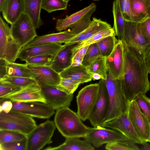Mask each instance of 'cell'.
I'll list each match as a JSON object with an SVG mask.
<instances>
[{
  "instance_id": "cell-16",
  "label": "cell",
  "mask_w": 150,
  "mask_h": 150,
  "mask_svg": "<svg viewBox=\"0 0 150 150\" xmlns=\"http://www.w3.org/2000/svg\"><path fill=\"white\" fill-rule=\"evenodd\" d=\"M106 62L108 72L111 76L115 79H121L125 62L124 48L122 40H118L112 53L106 57Z\"/></svg>"
},
{
  "instance_id": "cell-4",
  "label": "cell",
  "mask_w": 150,
  "mask_h": 150,
  "mask_svg": "<svg viewBox=\"0 0 150 150\" xmlns=\"http://www.w3.org/2000/svg\"><path fill=\"white\" fill-rule=\"evenodd\" d=\"M96 9V4L92 3L88 6L62 19L57 20L56 29L61 32L69 29L75 36L88 28L92 22L91 19Z\"/></svg>"
},
{
  "instance_id": "cell-33",
  "label": "cell",
  "mask_w": 150,
  "mask_h": 150,
  "mask_svg": "<svg viewBox=\"0 0 150 150\" xmlns=\"http://www.w3.org/2000/svg\"><path fill=\"white\" fill-rule=\"evenodd\" d=\"M115 34V31L113 27L97 33L87 40L78 43L73 48L74 55L76 51L79 49L84 46L96 43L107 37Z\"/></svg>"
},
{
  "instance_id": "cell-7",
  "label": "cell",
  "mask_w": 150,
  "mask_h": 150,
  "mask_svg": "<svg viewBox=\"0 0 150 150\" xmlns=\"http://www.w3.org/2000/svg\"><path fill=\"white\" fill-rule=\"evenodd\" d=\"M98 83L91 84L82 88L76 96L77 114L82 121L88 119L96 103L98 94Z\"/></svg>"
},
{
  "instance_id": "cell-24",
  "label": "cell",
  "mask_w": 150,
  "mask_h": 150,
  "mask_svg": "<svg viewBox=\"0 0 150 150\" xmlns=\"http://www.w3.org/2000/svg\"><path fill=\"white\" fill-rule=\"evenodd\" d=\"M24 11L23 0H7L0 11L7 22L13 24Z\"/></svg>"
},
{
  "instance_id": "cell-11",
  "label": "cell",
  "mask_w": 150,
  "mask_h": 150,
  "mask_svg": "<svg viewBox=\"0 0 150 150\" xmlns=\"http://www.w3.org/2000/svg\"><path fill=\"white\" fill-rule=\"evenodd\" d=\"M84 138L94 147L97 148L105 144L130 140L117 130L101 126L89 127L87 132Z\"/></svg>"
},
{
  "instance_id": "cell-28",
  "label": "cell",
  "mask_w": 150,
  "mask_h": 150,
  "mask_svg": "<svg viewBox=\"0 0 150 150\" xmlns=\"http://www.w3.org/2000/svg\"><path fill=\"white\" fill-rule=\"evenodd\" d=\"M112 12L114 18V25L116 36L118 40H123L126 21L120 10L117 0L113 2Z\"/></svg>"
},
{
  "instance_id": "cell-25",
  "label": "cell",
  "mask_w": 150,
  "mask_h": 150,
  "mask_svg": "<svg viewBox=\"0 0 150 150\" xmlns=\"http://www.w3.org/2000/svg\"><path fill=\"white\" fill-rule=\"evenodd\" d=\"M62 78L72 79L80 84L89 82L92 79V74L82 65L70 66L59 73Z\"/></svg>"
},
{
  "instance_id": "cell-17",
  "label": "cell",
  "mask_w": 150,
  "mask_h": 150,
  "mask_svg": "<svg viewBox=\"0 0 150 150\" xmlns=\"http://www.w3.org/2000/svg\"><path fill=\"white\" fill-rule=\"evenodd\" d=\"M103 127H108L117 130L138 144L142 143L136 132L128 115L127 111L118 117L105 123Z\"/></svg>"
},
{
  "instance_id": "cell-36",
  "label": "cell",
  "mask_w": 150,
  "mask_h": 150,
  "mask_svg": "<svg viewBox=\"0 0 150 150\" xmlns=\"http://www.w3.org/2000/svg\"><path fill=\"white\" fill-rule=\"evenodd\" d=\"M105 148L107 150H140L137 144L130 140L108 143L106 144Z\"/></svg>"
},
{
  "instance_id": "cell-30",
  "label": "cell",
  "mask_w": 150,
  "mask_h": 150,
  "mask_svg": "<svg viewBox=\"0 0 150 150\" xmlns=\"http://www.w3.org/2000/svg\"><path fill=\"white\" fill-rule=\"evenodd\" d=\"M133 22L139 23L148 17L145 0H130Z\"/></svg>"
},
{
  "instance_id": "cell-53",
  "label": "cell",
  "mask_w": 150,
  "mask_h": 150,
  "mask_svg": "<svg viewBox=\"0 0 150 150\" xmlns=\"http://www.w3.org/2000/svg\"><path fill=\"white\" fill-rule=\"evenodd\" d=\"M92 79L93 80L100 79H101V76L98 74H92Z\"/></svg>"
},
{
  "instance_id": "cell-19",
  "label": "cell",
  "mask_w": 150,
  "mask_h": 150,
  "mask_svg": "<svg viewBox=\"0 0 150 150\" xmlns=\"http://www.w3.org/2000/svg\"><path fill=\"white\" fill-rule=\"evenodd\" d=\"M28 67L36 75L35 80L38 83L57 86L60 83L61 77L59 73L50 66H38L28 64Z\"/></svg>"
},
{
  "instance_id": "cell-6",
  "label": "cell",
  "mask_w": 150,
  "mask_h": 150,
  "mask_svg": "<svg viewBox=\"0 0 150 150\" xmlns=\"http://www.w3.org/2000/svg\"><path fill=\"white\" fill-rule=\"evenodd\" d=\"M56 127L54 122L49 120L37 125L27 136L26 150L42 149L52 143Z\"/></svg>"
},
{
  "instance_id": "cell-50",
  "label": "cell",
  "mask_w": 150,
  "mask_h": 150,
  "mask_svg": "<svg viewBox=\"0 0 150 150\" xmlns=\"http://www.w3.org/2000/svg\"><path fill=\"white\" fill-rule=\"evenodd\" d=\"M145 63L149 73L150 74V50L145 57Z\"/></svg>"
},
{
  "instance_id": "cell-21",
  "label": "cell",
  "mask_w": 150,
  "mask_h": 150,
  "mask_svg": "<svg viewBox=\"0 0 150 150\" xmlns=\"http://www.w3.org/2000/svg\"><path fill=\"white\" fill-rule=\"evenodd\" d=\"M62 44H47L25 47L21 50L18 58L25 61L32 57L44 54L55 56L63 47Z\"/></svg>"
},
{
  "instance_id": "cell-9",
  "label": "cell",
  "mask_w": 150,
  "mask_h": 150,
  "mask_svg": "<svg viewBox=\"0 0 150 150\" xmlns=\"http://www.w3.org/2000/svg\"><path fill=\"white\" fill-rule=\"evenodd\" d=\"M21 48L13 38L11 28L0 17V58L15 62Z\"/></svg>"
},
{
  "instance_id": "cell-52",
  "label": "cell",
  "mask_w": 150,
  "mask_h": 150,
  "mask_svg": "<svg viewBox=\"0 0 150 150\" xmlns=\"http://www.w3.org/2000/svg\"><path fill=\"white\" fill-rule=\"evenodd\" d=\"M147 8V16L150 18V0H145Z\"/></svg>"
},
{
  "instance_id": "cell-44",
  "label": "cell",
  "mask_w": 150,
  "mask_h": 150,
  "mask_svg": "<svg viewBox=\"0 0 150 150\" xmlns=\"http://www.w3.org/2000/svg\"><path fill=\"white\" fill-rule=\"evenodd\" d=\"M119 6L124 19L126 21L133 22L131 12L130 0H117Z\"/></svg>"
},
{
  "instance_id": "cell-29",
  "label": "cell",
  "mask_w": 150,
  "mask_h": 150,
  "mask_svg": "<svg viewBox=\"0 0 150 150\" xmlns=\"http://www.w3.org/2000/svg\"><path fill=\"white\" fill-rule=\"evenodd\" d=\"M7 76L30 78L35 80L36 75L28 67L27 64L8 62L7 65Z\"/></svg>"
},
{
  "instance_id": "cell-45",
  "label": "cell",
  "mask_w": 150,
  "mask_h": 150,
  "mask_svg": "<svg viewBox=\"0 0 150 150\" xmlns=\"http://www.w3.org/2000/svg\"><path fill=\"white\" fill-rule=\"evenodd\" d=\"M139 23L142 34L150 42V18L147 17Z\"/></svg>"
},
{
  "instance_id": "cell-37",
  "label": "cell",
  "mask_w": 150,
  "mask_h": 150,
  "mask_svg": "<svg viewBox=\"0 0 150 150\" xmlns=\"http://www.w3.org/2000/svg\"><path fill=\"white\" fill-rule=\"evenodd\" d=\"M68 3L63 0H43L42 9L48 13L67 9Z\"/></svg>"
},
{
  "instance_id": "cell-3",
  "label": "cell",
  "mask_w": 150,
  "mask_h": 150,
  "mask_svg": "<svg viewBox=\"0 0 150 150\" xmlns=\"http://www.w3.org/2000/svg\"><path fill=\"white\" fill-rule=\"evenodd\" d=\"M105 81L108 96L109 108L104 124L127 112L129 103L122 91L121 79L113 78L108 72L107 79Z\"/></svg>"
},
{
  "instance_id": "cell-41",
  "label": "cell",
  "mask_w": 150,
  "mask_h": 150,
  "mask_svg": "<svg viewBox=\"0 0 150 150\" xmlns=\"http://www.w3.org/2000/svg\"><path fill=\"white\" fill-rule=\"evenodd\" d=\"M80 84L70 79L62 78L58 87L68 94H73Z\"/></svg>"
},
{
  "instance_id": "cell-43",
  "label": "cell",
  "mask_w": 150,
  "mask_h": 150,
  "mask_svg": "<svg viewBox=\"0 0 150 150\" xmlns=\"http://www.w3.org/2000/svg\"><path fill=\"white\" fill-rule=\"evenodd\" d=\"M22 88L0 80V98L17 92Z\"/></svg>"
},
{
  "instance_id": "cell-13",
  "label": "cell",
  "mask_w": 150,
  "mask_h": 150,
  "mask_svg": "<svg viewBox=\"0 0 150 150\" xmlns=\"http://www.w3.org/2000/svg\"><path fill=\"white\" fill-rule=\"evenodd\" d=\"M127 113L129 118L142 143L148 142L149 121L133 100L129 102Z\"/></svg>"
},
{
  "instance_id": "cell-57",
  "label": "cell",
  "mask_w": 150,
  "mask_h": 150,
  "mask_svg": "<svg viewBox=\"0 0 150 150\" xmlns=\"http://www.w3.org/2000/svg\"><path fill=\"white\" fill-rule=\"evenodd\" d=\"M80 1H81L82 0H79ZM93 0V1H99V0Z\"/></svg>"
},
{
  "instance_id": "cell-49",
  "label": "cell",
  "mask_w": 150,
  "mask_h": 150,
  "mask_svg": "<svg viewBox=\"0 0 150 150\" xmlns=\"http://www.w3.org/2000/svg\"><path fill=\"white\" fill-rule=\"evenodd\" d=\"M83 59L81 58L73 57L71 65L72 66H78L82 65Z\"/></svg>"
},
{
  "instance_id": "cell-54",
  "label": "cell",
  "mask_w": 150,
  "mask_h": 150,
  "mask_svg": "<svg viewBox=\"0 0 150 150\" xmlns=\"http://www.w3.org/2000/svg\"><path fill=\"white\" fill-rule=\"evenodd\" d=\"M7 0H0V12L1 11L2 7Z\"/></svg>"
},
{
  "instance_id": "cell-39",
  "label": "cell",
  "mask_w": 150,
  "mask_h": 150,
  "mask_svg": "<svg viewBox=\"0 0 150 150\" xmlns=\"http://www.w3.org/2000/svg\"><path fill=\"white\" fill-rule=\"evenodd\" d=\"M100 55V51L96 43L89 45L83 57L82 65L87 67Z\"/></svg>"
},
{
  "instance_id": "cell-5",
  "label": "cell",
  "mask_w": 150,
  "mask_h": 150,
  "mask_svg": "<svg viewBox=\"0 0 150 150\" xmlns=\"http://www.w3.org/2000/svg\"><path fill=\"white\" fill-rule=\"evenodd\" d=\"M37 126L32 117L12 110L8 113L0 112V130H13L28 136Z\"/></svg>"
},
{
  "instance_id": "cell-10",
  "label": "cell",
  "mask_w": 150,
  "mask_h": 150,
  "mask_svg": "<svg viewBox=\"0 0 150 150\" xmlns=\"http://www.w3.org/2000/svg\"><path fill=\"white\" fill-rule=\"evenodd\" d=\"M123 41L145 58L150 50V42L142 34L139 23L126 21Z\"/></svg>"
},
{
  "instance_id": "cell-14",
  "label": "cell",
  "mask_w": 150,
  "mask_h": 150,
  "mask_svg": "<svg viewBox=\"0 0 150 150\" xmlns=\"http://www.w3.org/2000/svg\"><path fill=\"white\" fill-rule=\"evenodd\" d=\"M11 110L39 118L48 119L55 113L54 110L49 105L37 102H22L11 101Z\"/></svg>"
},
{
  "instance_id": "cell-46",
  "label": "cell",
  "mask_w": 150,
  "mask_h": 150,
  "mask_svg": "<svg viewBox=\"0 0 150 150\" xmlns=\"http://www.w3.org/2000/svg\"><path fill=\"white\" fill-rule=\"evenodd\" d=\"M0 112L3 111L6 113L10 111L13 107V103L10 100L0 98Z\"/></svg>"
},
{
  "instance_id": "cell-40",
  "label": "cell",
  "mask_w": 150,
  "mask_h": 150,
  "mask_svg": "<svg viewBox=\"0 0 150 150\" xmlns=\"http://www.w3.org/2000/svg\"><path fill=\"white\" fill-rule=\"evenodd\" d=\"M140 109L150 121V99L145 94L141 93L137 95L134 99Z\"/></svg>"
},
{
  "instance_id": "cell-15",
  "label": "cell",
  "mask_w": 150,
  "mask_h": 150,
  "mask_svg": "<svg viewBox=\"0 0 150 150\" xmlns=\"http://www.w3.org/2000/svg\"><path fill=\"white\" fill-rule=\"evenodd\" d=\"M47 103L54 110L69 107L72 101L73 94H68L59 88L57 86H51L38 83Z\"/></svg>"
},
{
  "instance_id": "cell-8",
  "label": "cell",
  "mask_w": 150,
  "mask_h": 150,
  "mask_svg": "<svg viewBox=\"0 0 150 150\" xmlns=\"http://www.w3.org/2000/svg\"><path fill=\"white\" fill-rule=\"evenodd\" d=\"M10 28L13 38L22 49L37 36L36 29L31 19L24 13Z\"/></svg>"
},
{
  "instance_id": "cell-2",
  "label": "cell",
  "mask_w": 150,
  "mask_h": 150,
  "mask_svg": "<svg viewBox=\"0 0 150 150\" xmlns=\"http://www.w3.org/2000/svg\"><path fill=\"white\" fill-rule=\"evenodd\" d=\"M82 121L77 113L69 107H65L57 110L54 122L58 130L64 137L84 138L89 127Z\"/></svg>"
},
{
  "instance_id": "cell-47",
  "label": "cell",
  "mask_w": 150,
  "mask_h": 150,
  "mask_svg": "<svg viewBox=\"0 0 150 150\" xmlns=\"http://www.w3.org/2000/svg\"><path fill=\"white\" fill-rule=\"evenodd\" d=\"M8 62L5 59L0 58V79L7 75V65Z\"/></svg>"
},
{
  "instance_id": "cell-20",
  "label": "cell",
  "mask_w": 150,
  "mask_h": 150,
  "mask_svg": "<svg viewBox=\"0 0 150 150\" xmlns=\"http://www.w3.org/2000/svg\"><path fill=\"white\" fill-rule=\"evenodd\" d=\"M77 43L64 44L55 56L50 66L57 72L59 74L71 65L73 48Z\"/></svg>"
},
{
  "instance_id": "cell-35",
  "label": "cell",
  "mask_w": 150,
  "mask_h": 150,
  "mask_svg": "<svg viewBox=\"0 0 150 150\" xmlns=\"http://www.w3.org/2000/svg\"><path fill=\"white\" fill-rule=\"evenodd\" d=\"M27 138V135L19 132L7 129L0 130V144Z\"/></svg>"
},
{
  "instance_id": "cell-48",
  "label": "cell",
  "mask_w": 150,
  "mask_h": 150,
  "mask_svg": "<svg viewBox=\"0 0 150 150\" xmlns=\"http://www.w3.org/2000/svg\"><path fill=\"white\" fill-rule=\"evenodd\" d=\"M89 46V45H86L78 49L76 51L73 57L83 59L88 48Z\"/></svg>"
},
{
  "instance_id": "cell-34",
  "label": "cell",
  "mask_w": 150,
  "mask_h": 150,
  "mask_svg": "<svg viewBox=\"0 0 150 150\" xmlns=\"http://www.w3.org/2000/svg\"><path fill=\"white\" fill-rule=\"evenodd\" d=\"M0 80L9 83L22 88L31 85L38 84L35 79L30 78L6 76Z\"/></svg>"
},
{
  "instance_id": "cell-1",
  "label": "cell",
  "mask_w": 150,
  "mask_h": 150,
  "mask_svg": "<svg viewBox=\"0 0 150 150\" xmlns=\"http://www.w3.org/2000/svg\"><path fill=\"white\" fill-rule=\"evenodd\" d=\"M122 40L125 62L123 75L121 79V86L124 94L129 102L138 95L148 92L150 89V82L145 64V58Z\"/></svg>"
},
{
  "instance_id": "cell-38",
  "label": "cell",
  "mask_w": 150,
  "mask_h": 150,
  "mask_svg": "<svg viewBox=\"0 0 150 150\" xmlns=\"http://www.w3.org/2000/svg\"><path fill=\"white\" fill-rule=\"evenodd\" d=\"M54 56L51 54L37 55L28 58L25 61L28 64L38 66H50Z\"/></svg>"
},
{
  "instance_id": "cell-42",
  "label": "cell",
  "mask_w": 150,
  "mask_h": 150,
  "mask_svg": "<svg viewBox=\"0 0 150 150\" xmlns=\"http://www.w3.org/2000/svg\"><path fill=\"white\" fill-rule=\"evenodd\" d=\"M27 139L0 144V150H26Z\"/></svg>"
},
{
  "instance_id": "cell-51",
  "label": "cell",
  "mask_w": 150,
  "mask_h": 150,
  "mask_svg": "<svg viewBox=\"0 0 150 150\" xmlns=\"http://www.w3.org/2000/svg\"><path fill=\"white\" fill-rule=\"evenodd\" d=\"M148 142H144L142 144V145L139 146V150H150V145L147 143Z\"/></svg>"
},
{
  "instance_id": "cell-55",
  "label": "cell",
  "mask_w": 150,
  "mask_h": 150,
  "mask_svg": "<svg viewBox=\"0 0 150 150\" xmlns=\"http://www.w3.org/2000/svg\"><path fill=\"white\" fill-rule=\"evenodd\" d=\"M149 126H150L149 134V140H148V142H150V121H149Z\"/></svg>"
},
{
  "instance_id": "cell-22",
  "label": "cell",
  "mask_w": 150,
  "mask_h": 150,
  "mask_svg": "<svg viewBox=\"0 0 150 150\" xmlns=\"http://www.w3.org/2000/svg\"><path fill=\"white\" fill-rule=\"evenodd\" d=\"M75 36L68 29L63 31L37 36L25 46L66 43Z\"/></svg>"
},
{
  "instance_id": "cell-32",
  "label": "cell",
  "mask_w": 150,
  "mask_h": 150,
  "mask_svg": "<svg viewBox=\"0 0 150 150\" xmlns=\"http://www.w3.org/2000/svg\"><path fill=\"white\" fill-rule=\"evenodd\" d=\"M115 36V34L108 36L96 43L101 56L106 57L112 53L118 40Z\"/></svg>"
},
{
  "instance_id": "cell-56",
  "label": "cell",
  "mask_w": 150,
  "mask_h": 150,
  "mask_svg": "<svg viewBox=\"0 0 150 150\" xmlns=\"http://www.w3.org/2000/svg\"><path fill=\"white\" fill-rule=\"evenodd\" d=\"M64 1L67 2L68 3V2L70 0H63Z\"/></svg>"
},
{
  "instance_id": "cell-26",
  "label": "cell",
  "mask_w": 150,
  "mask_h": 150,
  "mask_svg": "<svg viewBox=\"0 0 150 150\" xmlns=\"http://www.w3.org/2000/svg\"><path fill=\"white\" fill-rule=\"evenodd\" d=\"M93 146L86 139L81 140L78 137L66 138L64 142L56 147L49 146L45 150H93Z\"/></svg>"
},
{
  "instance_id": "cell-27",
  "label": "cell",
  "mask_w": 150,
  "mask_h": 150,
  "mask_svg": "<svg viewBox=\"0 0 150 150\" xmlns=\"http://www.w3.org/2000/svg\"><path fill=\"white\" fill-rule=\"evenodd\" d=\"M23 13L31 19L35 29L40 28L43 23L40 17L42 4L43 0H23Z\"/></svg>"
},
{
  "instance_id": "cell-18",
  "label": "cell",
  "mask_w": 150,
  "mask_h": 150,
  "mask_svg": "<svg viewBox=\"0 0 150 150\" xmlns=\"http://www.w3.org/2000/svg\"><path fill=\"white\" fill-rule=\"evenodd\" d=\"M11 101L25 102L37 101L47 103L39 85H33L22 88L20 90L2 98Z\"/></svg>"
},
{
  "instance_id": "cell-12",
  "label": "cell",
  "mask_w": 150,
  "mask_h": 150,
  "mask_svg": "<svg viewBox=\"0 0 150 150\" xmlns=\"http://www.w3.org/2000/svg\"><path fill=\"white\" fill-rule=\"evenodd\" d=\"M98 83L99 90L98 98L88 119L93 127H103L109 108V99L105 81L101 79Z\"/></svg>"
},
{
  "instance_id": "cell-31",
  "label": "cell",
  "mask_w": 150,
  "mask_h": 150,
  "mask_svg": "<svg viewBox=\"0 0 150 150\" xmlns=\"http://www.w3.org/2000/svg\"><path fill=\"white\" fill-rule=\"evenodd\" d=\"M87 68L88 71L91 74H98L101 76V79L104 80L107 79L108 70L105 57L101 55L99 56Z\"/></svg>"
},
{
  "instance_id": "cell-23",
  "label": "cell",
  "mask_w": 150,
  "mask_h": 150,
  "mask_svg": "<svg viewBox=\"0 0 150 150\" xmlns=\"http://www.w3.org/2000/svg\"><path fill=\"white\" fill-rule=\"evenodd\" d=\"M107 22L93 18L92 22L88 27L81 33L74 36L64 44H71L82 42L87 40L97 33L111 28Z\"/></svg>"
}]
</instances>
